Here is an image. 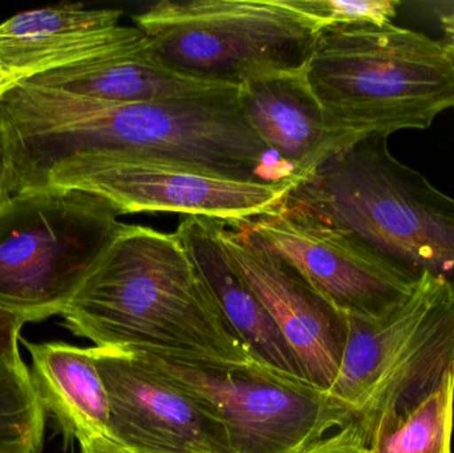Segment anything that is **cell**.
I'll return each instance as SVG.
<instances>
[{"mask_svg": "<svg viewBox=\"0 0 454 453\" xmlns=\"http://www.w3.org/2000/svg\"><path fill=\"white\" fill-rule=\"evenodd\" d=\"M218 223L220 220L186 215L176 234L254 359L280 374L307 380L295 351L227 258Z\"/></svg>", "mask_w": 454, "mask_h": 453, "instance_id": "cell-15", "label": "cell"}, {"mask_svg": "<svg viewBox=\"0 0 454 453\" xmlns=\"http://www.w3.org/2000/svg\"><path fill=\"white\" fill-rule=\"evenodd\" d=\"M93 348L213 371L259 363L176 233L125 225L60 314Z\"/></svg>", "mask_w": 454, "mask_h": 453, "instance_id": "cell-2", "label": "cell"}, {"mask_svg": "<svg viewBox=\"0 0 454 453\" xmlns=\"http://www.w3.org/2000/svg\"><path fill=\"white\" fill-rule=\"evenodd\" d=\"M303 453H372L354 422L325 435Z\"/></svg>", "mask_w": 454, "mask_h": 453, "instance_id": "cell-21", "label": "cell"}, {"mask_svg": "<svg viewBox=\"0 0 454 453\" xmlns=\"http://www.w3.org/2000/svg\"><path fill=\"white\" fill-rule=\"evenodd\" d=\"M296 12L317 21L320 28L371 24H391L402 7L399 0H283Z\"/></svg>", "mask_w": 454, "mask_h": 453, "instance_id": "cell-20", "label": "cell"}, {"mask_svg": "<svg viewBox=\"0 0 454 453\" xmlns=\"http://www.w3.org/2000/svg\"><path fill=\"white\" fill-rule=\"evenodd\" d=\"M121 10L82 4L23 11L0 23V64L8 87L35 74L95 59L149 52L137 27L121 26Z\"/></svg>", "mask_w": 454, "mask_h": 453, "instance_id": "cell-13", "label": "cell"}, {"mask_svg": "<svg viewBox=\"0 0 454 453\" xmlns=\"http://www.w3.org/2000/svg\"><path fill=\"white\" fill-rule=\"evenodd\" d=\"M45 420L21 355L0 361V453H42Z\"/></svg>", "mask_w": 454, "mask_h": 453, "instance_id": "cell-19", "label": "cell"}, {"mask_svg": "<svg viewBox=\"0 0 454 453\" xmlns=\"http://www.w3.org/2000/svg\"><path fill=\"white\" fill-rule=\"evenodd\" d=\"M77 189H32L0 207V308L26 324L60 316L127 223Z\"/></svg>", "mask_w": 454, "mask_h": 453, "instance_id": "cell-6", "label": "cell"}, {"mask_svg": "<svg viewBox=\"0 0 454 453\" xmlns=\"http://www.w3.org/2000/svg\"><path fill=\"white\" fill-rule=\"evenodd\" d=\"M143 358L215 410L232 453H303L349 422L327 390L266 366L225 372Z\"/></svg>", "mask_w": 454, "mask_h": 453, "instance_id": "cell-9", "label": "cell"}, {"mask_svg": "<svg viewBox=\"0 0 454 453\" xmlns=\"http://www.w3.org/2000/svg\"><path fill=\"white\" fill-rule=\"evenodd\" d=\"M45 186L96 194L120 215L178 213L239 223L279 207L293 184L234 180L196 165L98 153L80 154L56 165Z\"/></svg>", "mask_w": 454, "mask_h": 453, "instance_id": "cell-8", "label": "cell"}, {"mask_svg": "<svg viewBox=\"0 0 454 453\" xmlns=\"http://www.w3.org/2000/svg\"><path fill=\"white\" fill-rule=\"evenodd\" d=\"M282 205L351 234L411 273L454 285V197L370 137L291 186Z\"/></svg>", "mask_w": 454, "mask_h": 453, "instance_id": "cell-4", "label": "cell"}, {"mask_svg": "<svg viewBox=\"0 0 454 453\" xmlns=\"http://www.w3.org/2000/svg\"><path fill=\"white\" fill-rule=\"evenodd\" d=\"M454 375L413 409L373 428L372 453H452Z\"/></svg>", "mask_w": 454, "mask_h": 453, "instance_id": "cell-18", "label": "cell"}, {"mask_svg": "<svg viewBox=\"0 0 454 453\" xmlns=\"http://www.w3.org/2000/svg\"><path fill=\"white\" fill-rule=\"evenodd\" d=\"M8 199H10V197L5 193L4 189H3L2 183H0V207L8 201Z\"/></svg>", "mask_w": 454, "mask_h": 453, "instance_id": "cell-26", "label": "cell"}, {"mask_svg": "<svg viewBox=\"0 0 454 453\" xmlns=\"http://www.w3.org/2000/svg\"><path fill=\"white\" fill-rule=\"evenodd\" d=\"M306 66L259 74L238 87L246 119L295 184L346 152L309 85Z\"/></svg>", "mask_w": 454, "mask_h": 453, "instance_id": "cell-14", "label": "cell"}, {"mask_svg": "<svg viewBox=\"0 0 454 453\" xmlns=\"http://www.w3.org/2000/svg\"><path fill=\"white\" fill-rule=\"evenodd\" d=\"M80 453H133L106 436H92L79 441Z\"/></svg>", "mask_w": 454, "mask_h": 453, "instance_id": "cell-23", "label": "cell"}, {"mask_svg": "<svg viewBox=\"0 0 454 453\" xmlns=\"http://www.w3.org/2000/svg\"><path fill=\"white\" fill-rule=\"evenodd\" d=\"M307 77L344 149L400 130H426L454 109V60L428 35L394 23L328 27Z\"/></svg>", "mask_w": 454, "mask_h": 453, "instance_id": "cell-3", "label": "cell"}, {"mask_svg": "<svg viewBox=\"0 0 454 453\" xmlns=\"http://www.w3.org/2000/svg\"><path fill=\"white\" fill-rule=\"evenodd\" d=\"M111 407L109 439L133 453H232L215 410L143 356L95 348Z\"/></svg>", "mask_w": 454, "mask_h": 453, "instance_id": "cell-11", "label": "cell"}, {"mask_svg": "<svg viewBox=\"0 0 454 453\" xmlns=\"http://www.w3.org/2000/svg\"><path fill=\"white\" fill-rule=\"evenodd\" d=\"M21 345L31 356L32 385L45 414L55 419L66 449L92 436L109 438L111 407L95 348L66 342Z\"/></svg>", "mask_w": 454, "mask_h": 453, "instance_id": "cell-16", "label": "cell"}, {"mask_svg": "<svg viewBox=\"0 0 454 453\" xmlns=\"http://www.w3.org/2000/svg\"><path fill=\"white\" fill-rule=\"evenodd\" d=\"M133 20L162 66L235 88L259 74L303 68L323 31L283 0H162Z\"/></svg>", "mask_w": 454, "mask_h": 453, "instance_id": "cell-7", "label": "cell"}, {"mask_svg": "<svg viewBox=\"0 0 454 453\" xmlns=\"http://www.w3.org/2000/svg\"><path fill=\"white\" fill-rule=\"evenodd\" d=\"M440 23H442V29L444 32L442 44L445 45V48H447L448 52H450L454 60V12L442 16L440 19Z\"/></svg>", "mask_w": 454, "mask_h": 453, "instance_id": "cell-24", "label": "cell"}, {"mask_svg": "<svg viewBox=\"0 0 454 453\" xmlns=\"http://www.w3.org/2000/svg\"><path fill=\"white\" fill-rule=\"evenodd\" d=\"M26 322L15 314L0 308V361L21 355V329Z\"/></svg>", "mask_w": 454, "mask_h": 453, "instance_id": "cell-22", "label": "cell"}, {"mask_svg": "<svg viewBox=\"0 0 454 453\" xmlns=\"http://www.w3.org/2000/svg\"><path fill=\"white\" fill-rule=\"evenodd\" d=\"M120 153L196 165L225 177L295 184L246 119L238 88L145 104H112L36 85L0 95V183L8 197L40 189L80 154Z\"/></svg>", "mask_w": 454, "mask_h": 453, "instance_id": "cell-1", "label": "cell"}, {"mask_svg": "<svg viewBox=\"0 0 454 453\" xmlns=\"http://www.w3.org/2000/svg\"><path fill=\"white\" fill-rule=\"evenodd\" d=\"M20 82L112 104L154 103L229 87L184 76L162 66L151 52L82 61Z\"/></svg>", "mask_w": 454, "mask_h": 453, "instance_id": "cell-17", "label": "cell"}, {"mask_svg": "<svg viewBox=\"0 0 454 453\" xmlns=\"http://www.w3.org/2000/svg\"><path fill=\"white\" fill-rule=\"evenodd\" d=\"M8 82L7 76H5L4 71H3L2 64H0V95L7 90Z\"/></svg>", "mask_w": 454, "mask_h": 453, "instance_id": "cell-25", "label": "cell"}, {"mask_svg": "<svg viewBox=\"0 0 454 453\" xmlns=\"http://www.w3.org/2000/svg\"><path fill=\"white\" fill-rule=\"evenodd\" d=\"M454 375V285L423 273L384 321L348 316L346 348L327 394L363 439ZM348 422V423H349Z\"/></svg>", "mask_w": 454, "mask_h": 453, "instance_id": "cell-5", "label": "cell"}, {"mask_svg": "<svg viewBox=\"0 0 454 453\" xmlns=\"http://www.w3.org/2000/svg\"><path fill=\"white\" fill-rule=\"evenodd\" d=\"M237 223L352 318L384 321L407 302L420 278L351 234L282 204Z\"/></svg>", "mask_w": 454, "mask_h": 453, "instance_id": "cell-10", "label": "cell"}, {"mask_svg": "<svg viewBox=\"0 0 454 453\" xmlns=\"http://www.w3.org/2000/svg\"><path fill=\"white\" fill-rule=\"evenodd\" d=\"M218 236L230 262L295 351L307 380L328 390L343 358L348 316L237 223L220 221Z\"/></svg>", "mask_w": 454, "mask_h": 453, "instance_id": "cell-12", "label": "cell"}]
</instances>
